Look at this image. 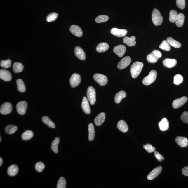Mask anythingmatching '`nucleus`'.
I'll list each match as a JSON object with an SVG mask.
<instances>
[{
  "instance_id": "603ef678",
  "label": "nucleus",
  "mask_w": 188,
  "mask_h": 188,
  "mask_svg": "<svg viewBox=\"0 0 188 188\" xmlns=\"http://www.w3.org/2000/svg\"><path fill=\"white\" fill-rule=\"evenodd\" d=\"M1 140H0V142H1Z\"/></svg>"
},
{
  "instance_id": "58836bf2",
  "label": "nucleus",
  "mask_w": 188,
  "mask_h": 188,
  "mask_svg": "<svg viewBox=\"0 0 188 188\" xmlns=\"http://www.w3.org/2000/svg\"><path fill=\"white\" fill-rule=\"evenodd\" d=\"M109 20V17L106 15H101L98 16L95 19V22L97 23H101L107 21Z\"/></svg>"
},
{
  "instance_id": "412c9836",
  "label": "nucleus",
  "mask_w": 188,
  "mask_h": 188,
  "mask_svg": "<svg viewBox=\"0 0 188 188\" xmlns=\"http://www.w3.org/2000/svg\"><path fill=\"white\" fill-rule=\"evenodd\" d=\"M106 118V114L104 113H101L95 117L94 120L95 123L97 126H100L103 123Z\"/></svg>"
},
{
  "instance_id": "f257e3e1",
  "label": "nucleus",
  "mask_w": 188,
  "mask_h": 188,
  "mask_svg": "<svg viewBox=\"0 0 188 188\" xmlns=\"http://www.w3.org/2000/svg\"><path fill=\"white\" fill-rule=\"evenodd\" d=\"M144 64L142 62L136 61L132 65L131 68V76L133 79H136L140 75L143 67Z\"/></svg>"
},
{
  "instance_id": "c03bdc74",
  "label": "nucleus",
  "mask_w": 188,
  "mask_h": 188,
  "mask_svg": "<svg viewBox=\"0 0 188 188\" xmlns=\"http://www.w3.org/2000/svg\"><path fill=\"white\" fill-rule=\"evenodd\" d=\"M143 148L149 153H151L155 151V148L151 144H146L143 145Z\"/></svg>"
},
{
  "instance_id": "ddd939ff",
  "label": "nucleus",
  "mask_w": 188,
  "mask_h": 188,
  "mask_svg": "<svg viewBox=\"0 0 188 188\" xmlns=\"http://www.w3.org/2000/svg\"><path fill=\"white\" fill-rule=\"evenodd\" d=\"M126 51V47L123 45L115 46L113 49V52L120 57H122L125 54Z\"/></svg>"
},
{
  "instance_id": "423d86ee",
  "label": "nucleus",
  "mask_w": 188,
  "mask_h": 188,
  "mask_svg": "<svg viewBox=\"0 0 188 188\" xmlns=\"http://www.w3.org/2000/svg\"><path fill=\"white\" fill-rule=\"evenodd\" d=\"M93 79L100 86L107 84L108 79L106 76L100 74H95L93 76Z\"/></svg>"
},
{
  "instance_id": "7ed1b4c3",
  "label": "nucleus",
  "mask_w": 188,
  "mask_h": 188,
  "mask_svg": "<svg viewBox=\"0 0 188 188\" xmlns=\"http://www.w3.org/2000/svg\"><path fill=\"white\" fill-rule=\"evenodd\" d=\"M157 72L155 70H152L149 75L145 77L142 80V83L145 86H148L156 80Z\"/></svg>"
},
{
  "instance_id": "c9c22d12",
  "label": "nucleus",
  "mask_w": 188,
  "mask_h": 188,
  "mask_svg": "<svg viewBox=\"0 0 188 188\" xmlns=\"http://www.w3.org/2000/svg\"><path fill=\"white\" fill-rule=\"evenodd\" d=\"M33 135L34 133L32 131L27 130L22 133L21 138L23 140H28L32 139Z\"/></svg>"
},
{
  "instance_id": "4468645a",
  "label": "nucleus",
  "mask_w": 188,
  "mask_h": 188,
  "mask_svg": "<svg viewBox=\"0 0 188 188\" xmlns=\"http://www.w3.org/2000/svg\"><path fill=\"white\" fill-rule=\"evenodd\" d=\"M111 33L115 36L119 37H124L128 33L127 30L120 29L117 28H113L111 31Z\"/></svg>"
},
{
  "instance_id": "9b49d317",
  "label": "nucleus",
  "mask_w": 188,
  "mask_h": 188,
  "mask_svg": "<svg viewBox=\"0 0 188 188\" xmlns=\"http://www.w3.org/2000/svg\"><path fill=\"white\" fill-rule=\"evenodd\" d=\"M188 100L187 97H182L180 98L175 99L173 101L172 106L175 109H177L181 107Z\"/></svg>"
},
{
  "instance_id": "b1692460",
  "label": "nucleus",
  "mask_w": 188,
  "mask_h": 188,
  "mask_svg": "<svg viewBox=\"0 0 188 188\" xmlns=\"http://www.w3.org/2000/svg\"><path fill=\"white\" fill-rule=\"evenodd\" d=\"M136 38L134 36H132L130 38L128 37H125L123 39V42L125 44L127 45L130 47L133 46H135L136 44L135 40Z\"/></svg>"
},
{
  "instance_id": "79ce46f5",
  "label": "nucleus",
  "mask_w": 188,
  "mask_h": 188,
  "mask_svg": "<svg viewBox=\"0 0 188 188\" xmlns=\"http://www.w3.org/2000/svg\"><path fill=\"white\" fill-rule=\"evenodd\" d=\"M183 77L181 75L179 74H176L174 76V81H173V83L175 85H178L182 82L183 81Z\"/></svg>"
},
{
  "instance_id": "49530a36",
  "label": "nucleus",
  "mask_w": 188,
  "mask_h": 188,
  "mask_svg": "<svg viewBox=\"0 0 188 188\" xmlns=\"http://www.w3.org/2000/svg\"><path fill=\"white\" fill-rule=\"evenodd\" d=\"M177 6L181 10H183L185 7V0H176Z\"/></svg>"
},
{
  "instance_id": "dca6fc26",
  "label": "nucleus",
  "mask_w": 188,
  "mask_h": 188,
  "mask_svg": "<svg viewBox=\"0 0 188 188\" xmlns=\"http://www.w3.org/2000/svg\"><path fill=\"white\" fill-rule=\"evenodd\" d=\"M0 78L6 82H8L11 80L12 77L8 70L1 69L0 70Z\"/></svg>"
},
{
  "instance_id": "c756f323",
  "label": "nucleus",
  "mask_w": 188,
  "mask_h": 188,
  "mask_svg": "<svg viewBox=\"0 0 188 188\" xmlns=\"http://www.w3.org/2000/svg\"><path fill=\"white\" fill-rule=\"evenodd\" d=\"M185 19V17L184 14L182 13L178 14L175 22L176 26L179 27H182L183 25Z\"/></svg>"
},
{
  "instance_id": "0eeeda50",
  "label": "nucleus",
  "mask_w": 188,
  "mask_h": 188,
  "mask_svg": "<svg viewBox=\"0 0 188 188\" xmlns=\"http://www.w3.org/2000/svg\"><path fill=\"white\" fill-rule=\"evenodd\" d=\"M28 104L25 101H21L18 103L16 106L17 113L20 115H24L26 113Z\"/></svg>"
},
{
  "instance_id": "e433bc0d",
  "label": "nucleus",
  "mask_w": 188,
  "mask_h": 188,
  "mask_svg": "<svg viewBox=\"0 0 188 188\" xmlns=\"http://www.w3.org/2000/svg\"><path fill=\"white\" fill-rule=\"evenodd\" d=\"M177 12L176 10H172L169 13V20L171 22H176L178 15Z\"/></svg>"
},
{
  "instance_id": "7c9ffc66",
  "label": "nucleus",
  "mask_w": 188,
  "mask_h": 188,
  "mask_svg": "<svg viewBox=\"0 0 188 188\" xmlns=\"http://www.w3.org/2000/svg\"><path fill=\"white\" fill-rule=\"evenodd\" d=\"M23 66L20 63L15 62L14 63L13 66V70L15 73H19L23 71Z\"/></svg>"
},
{
  "instance_id": "3c124183",
  "label": "nucleus",
  "mask_w": 188,
  "mask_h": 188,
  "mask_svg": "<svg viewBox=\"0 0 188 188\" xmlns=\"http://www.w3.org/2000/svg\"><path fill=\"white\" fill-rule=\"evenodd\" d=\"M3 160L1 158H0V166H1L2 164L3 163Z\"/></svg>"
},
{
  "instance_id": "cd10ccee",
  "label": "nucleus",
  "mask_w": 188,
  "mask_h": 188,
  "mask_svg": "<svg viewBox=\"0 0 188 188\" xmlns=\"http://www.w3.org/2000/svg\"><path fill=\"white\" fill-rule=\"evenodd\" d=\"M166 41L170 46H172L175 48H179L181 46V44L179 41L175 40L173 38L168 37L166 39Z\"/></svg>"
},
{
  "instance_id": "4be33fe9",
  "label": "nucleus",
  "mask_w": 188,
  "mask_h": 188,
  "mask_svg": "<svg viewBox=\"0 0 188 188\" xmlns=\"http://www.w3.org/2000/svg\"><path fill=\"white\" fill-rule=\"evenodd\" d=\"M176 60L175 59H166L163 61V65L168 68H171L176 65Z\"/></svg>"
},
{
  "instance_id": "a211bd4d",
  "label": "nucleus",
  "mask_w": 188,
  "mask_h": 188,
  "mask_svg": "<svg viewBox=\"0 0 188 188\" xmlns=\"http://www.w3.org/2000/svg\"><path fill=\"white\" fill-rule=\"evenodd\" d=\"M88 101L87 98L86 97L83 98L82 103V109L84 112L87 114H89L91 112Z\"/></svg>"
},
{
  "instance_id": "39448f33",
  "label": "nucleus",
  "mask_w": 188,
  "mask_h": 188,
  "mask_svg": "<svg viewBox=\"0 0 188 188\" xmlns=\"http://www.w3.org/2000/svg\"><path fill=\"white\" fill-rule=\"evenodd\" d=\"M87 96L90 104L93 105L96 102V92L93 87L89 86L88 88Z\"/></svg>"
},
{
  "instance_id": "de8ad7c7",
  "label": "nucleus",
  "mask_w": 188,
  "mask_h": 188,
  "mask_svg": "<svg viewBox=\"0 0 188 188\" xmlns=\"http://www.w3.org/2000/svg\"><path fill=\"white\" fill-rule=\"evenodd\" d=\"M180 119L184 123L188 124V113L187 111L184 112L182 113Z\"/></svg>"
},
{
  "instance_id": "6ab92c4d",
  "label": "nucleus",
  "mask_w": 188,
  "mask_h": 188,
  "mask_svg": "<svg viewBox=\"0 0 188 188\" xmlns=\"http://www.w3.org/2000/svg\"><path fill=\"white\" fill-rule=\"evenodd\" d=\"M158 125L161 131H165L169 129V122L167 119L163 118L161 120L159 123Z\"/></svg>"
},
{
  "instance_id": "c85d7f7f",
  "label": "nucleus",
  "mask_w": 188,
  "mask_h": 188,
  "mask_svg": "<svg viewBox=\"0 0 188 188\" xmlns=\"http://www.w3.org/2000/svg\"><path fill=\"white\" fill-rule=\"evenodd\" d=\"M88 130L89 133L88 135V140L90 141H93L95 138V128L93 123H90L88 126Z\"/></svg>"
},
{
  "instance_id": "2eb2a0df",
  "label": "nucleus",
  "mask_w": 188,
  "mask_h": 188,
  "mask_svg": "<svg viewBox=\"0 0 188 188\" xmlns=\"http://www.w3.org/2000/svg\"><path fill=\"white\" fill-rule=\"evenodd\" d=\"M70 31L73 35L77 37H81L83 35V32L80 27L73 25L70 27Z\"/></svg>"
},
{
  "instance_id": "72a5a7b5",
  "label": "nucleus",
  "mask_w": 188,
  "mask_h": 188,
  "mask_svg": "<svg viewBox=\"0 0 188 188\" xmlns=\"http://www.w3.org/2000/svg\"><path fill=\"white\" fill-rule=\"evenodd\" d=\"M18 129L17 126L12 125H9L5 128V131L8 134H12L15 133Z\"/></svg>"
},
{
  "instance_id": "09e8293b",
  "label": "nucleus",
  "mask_w": 188,
  "mask_h": 188,
  "mask_svg": "<svg viewBox=\"0 0 188 188\" xmlns=\"http://www.w3.org/2000/svg\"><path fill=\"white\" fill-rule=\"evenodd\" d=\"M154 155L155 158L159 162H161L164 160V158L158 151H154Z\"/></svg>"
},
{
  "instance_id": "2f4dec72",
  "label": "nucleus",
  "mask_w": 188,
  "mask_h": 188,
  "mask_svg": "<svg viewBox=\"0 0 188 188\" xmlns=\"http://www.w3.org/2000/svg\"><path fill=\"white\" fill-rule=\"evenodd\" d=\"M16 83L17 85L18 91L21 93H24L26 91V88L22 79H18L16 81Z\"/></svg>"
},
{
  "instance_id": "ea45409f",
  "label": "nucleus",
  "mask_w": 188,
  "mask_h": 188,
  "mask_svg": "<svg viewBox=\"0 0 188 188\" xmlns=\"http://www.w3.org/2000/svg\"><path fill=\"white\" fill-rule=\"evenodd\" d=\"M58 14L56 13L53 12L49 14L46 17V21L50 22L55 21L57 18Z\"/></svg>"
},
{
  "instance_id": "393cba45",
  "label": "nucleus",
  "mask_w": 188,
  "mask_h": 188,
  "mask_svg": "<svg viewBox=\"0 0 188 188\" xmlns=\"http://www.w3.org/2000/svg\"><path fill=\"white\" fill-rule=\"evenodd\" d=\"M19 171L17 165L13 164L8 167L7 173L10 176L13 177L16 176Z\"/></svg>"
},
{
  "instance_id": "37998d69",
  "label": "nucleus",
  "mask_w": 188,
  "mask_h": 188,
  "mask_svg": "<svg viewBox=\"0 0 188 188\" xmlns=\"http://www.w3.org/2000/svg\"><path fill=\"white\" fill-rule=\"evenodd\" d=\"M159 47L160 48L167 51H169L171 49V47L170 45L168 43L167 41L165 40L163 41L161 44L160 45Z\"/></svg>"
},
{
  "instance_id": "4c0bfd02",
  "label": "nucleus",
  "mask_w": 188,
  "mask_h": 188,
  "mask_svg": "<svg viewBox=\"0 0 188 188\" xmlns=\"http://www.w3.org/2000/svg\"><path fill=\"white\" fill-rule=\"evenodd\" d=\"M66 182L65 179L64 177H61L59 178L58 182L57 188H66Z\"/></svg>"
},
{
  "instance_id": "a878e982",
  "label": "nucleus",
  "mask_w": 188,
  "mask_h": 188,
  "mask_svg": "<svg viewBox=\"0 0 188 188\" xmlns=\"http://www.w3.org/2000/svg\"><path fill=\"white\" fill-rule=\"evenodd\" d=\"M126 93L124 91H121L118 92V93L116 94L114 98V100L116 103H120L122 99L126 98Z\"/></svg>"
},
{
  "instance_id": "a18cd8bd",
  "label": "nucleus",
  "mask_w": 188,
  "mask_h": 188,
  "mask_svg": "<svg viewBox=\"0 0 188 188\" xmlns=\"http://www.w3.org/2000/svg\"><path fill=\"white\" fill-rule=\"evenodd\" d=\"M35 168L37 171L38 172H41L45 168V165L43 163L41 162H39L36 163Z\"/></svg>"
},
{
  "instance_id": "9d476101",
  "label": "nucleus",
  "mask_w": 188,
  "mask_h": 188,
  "mask_svg": "<svg viewBox=\"0 0 188 188\" xmlns=\"http://www.w3.org/2000/svg\"><path fill=\"white\" fill-rule=\"evenodd\" d=\"M12 106L10 102H6L2 105L0 108V112L1 114L6 115L11 112Z\"/></svg>"
},
{
  "instance_id": "bb28decb",
  "label": "nucleus",
  "mask_w": 188,
  "mask_h": 188,
  "mask_svg": "<svg viewBox=\"0 0 188 188\" xmlns=\"http://www.w3.org/2000/svg\"><path fill=\"white\" fill-rule=\"evenodd\" d=\"M109 48V46L106 43H101L96 47L97 52L99 53L104 52L107 51Z\"/></svg>"
},
{
  "instance_id": "20e7f679",
  "label": "nucleus",
  "mask_w": 188,
  "mask_h": 188,
  "mask_svg": "<svg viewBox=\"0 0 188 188\" xmlns=\"http://www.w3.org/2000/svg\"><path fill=\"white\" fill-rule=\"evenodd\" d=\"M161 57L162 53L159 51L154 50L147 55V60L149 62L153 64L157 62L159 59Z\"/></svg>"
},
{
  "instance_id": "f03ea898",
  "label": "nucleus",
  "mask_w": 188,
  "mask_h": 188,
  "mask_svg": "<svg viewBox=\"0 0 188 188\" xmlns=\"http://www.w3.org/2000/svg\"><path fill=\"white\" fill-rule=\"evenodd\" d=\"M152 20L155 26H158L162 24L163 21V17L161 15L159 11L154 9L152 15Z\"/></svg>"
},
{
  "instance_id": "f3484780",
  "label": "nucleus",
  "mask_w": 188,
  "mask_h": 188,
  "mask_svg": "<svg viewBox=\"0 0 188 188\" xmlns=\"http://www.w3.org/2000/svg\"><path fill=\"white\" fill-rule=\"evenodd\" d=\"M75 55L78 58L81 60H84L86 59V54L84 51L79 46H76L74 50Z\"/></svg>"
},
{
  "instance_id": "5701e85b",
  "label": "nucleus",
  "mask_w": 188,
  "mask_h": 188,
  "mask_svg": "<svg viewBox=\"0 0 188 188\" xmlns=\"http://www.w3.org/2000/svg\"><path fill=\"white\" fill-rule=\"evenodd\" d=\"M117 127L121 132L125 133L129 130V127L126 123L123 120H121L117 123Z\"/></svg>"
},
{
  "instance_id": "473e14b6",
  "label": "nucleus",
  "mask_w": 188,
  "mask_h": 188,
  "mask_svg": "<svg viewBox=\"0 0 188 188\" xmlns=\"http://www.w3.org/2000/svg\"><path fill=\"white\" fill-rule=\"evenodd\" d=\"M60 142V139L58 137H56L52 141L51 144V149L52 151L55 154L58 152V145Z\"/></svg>"
},
{
  "instance_id": "f704fd0d",
  "label": "nucleus",
  "mask_w": 188,
  "mask_h": 188,
  "mask_svg": "<svg viewBox=\"0 0 188 188\" xmlns=\"http://www.w3.org/2000/svg\"><path fill=\"white\" fill-rule=\"evenodd\" d=\"M42 121L43 123L48 127L50 128H55V126L54 123L52 122L49 118L48 116H44L42 117Z\"/></svg>"
},
{
  "instance_id": "f8f14e48",
  "label": "nucleus",
  "mask_w": 188,
  "mask_h": 188,
  "mask_svg": "<svg viewBox=\"0 0 188 188\" xmlns=\"http://www.w3.org/2000/svg\"><path fill=\"white\" fill-rule=\"evenodd\" d=\"M162 167L161 166L155 168L153 169L147 176L148 180H152L156 178L160 174L162 170Z\"/></svg>"
},
{
  "instance_id": "8fccbe9b",
  "label": "nucleus",
  "mask_w": 188,
  "mask_h": 188,
  "mask_svg": "<svg viewBox=\"0 0 188 188\" xmlns=\"http://www.w3.org/2000/svg\"><path fill=\"white\" fill-rule=\"evenodd\" d=\"M182 173L184 176H188V166H186L182 169Z\"/></svg>"
},
{
  "instance_id": "6e6552de",
  "label": "nucleus",
  "mask_w": 188,
  "mask_h": 188,
  "mask_svg": "<svg viewBox=\"0 0 188 188\" xmlns=\"http://www.w3.org/2000/svg\"><path fill=\"white\" fill-rule=\"evenodd\" d=\"M70 84L72 88H75L80 84L81 77L78 74L74 73L73 74L70 79Z\"/></svg>"
},
{
  "instance_id": "a19ab883",
  "label": "nucleus",
  "mask_w": 188,
  "mask_h": 188,
  "mask_svg": "<svg viewBox=\"0 0 188 188\" xmlns=\"http://www.w3.org/2000/svg\"><path fill=\"white\" fill-rule=\"evenodd\" d=\"M1 66L4 68H10L11 65V61L9 59L1 60L0 63Z\"/></svg>"
},
{
  "instance_id": "aec40b11",
  "label": "nucleus",
  "mask_w": 188,
  "mask_h": 188,
  "mask_svg": "<svg viewBox=\"0 0 188 188\" xmlns=\"http://www.w3.org/2000/svg\"><path fill=\"white\" fill-rule=\"evenodd\" d=\"M177 144L182 147H187L188 145V140L185 137L178 136L175 138Z\"/></svg>"
},
{
  "instance_id": "1a4fd4ad",
  "label": "nucleus",
  "mask_w": 188,
  "mask_h": 188,
  "mask_svg": "<svg viewBox=\"0 0 188 188\" xmlns=\"http://www.w3.org/2000/svg\"><path fill=\"white\" fill-rule=\"evenodd\" d=\"M131 62V59L129 56H126L123 58L118 63L117 68L119 69L122 70L127 67Z\"/></svg>"
}]
</instances>
